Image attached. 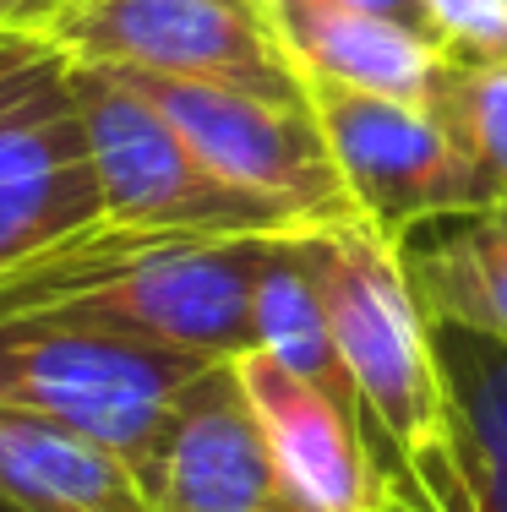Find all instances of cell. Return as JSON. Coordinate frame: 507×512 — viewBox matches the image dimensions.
Listing matches in <instances>:
<instances>
[{
    "instance_id": "12",
    "label": "cell",
    "mask_w": 507,
    "mask_h": 512,
    "mask_svg": "<svg viewBox=\"0 0 507 512\" xmlns=\"http://www.w3.org/2000/svg\"><path fill=\"white\" fill-rule=\"evenodd\" d=\"M426 322H453L507 344V197L442 213L393 240Z\"/></svg>"
},
{
    "instance_id": "16",
    "label": "cell",
    "mask_w": 507,
    "mask_h": 512,
    "mask_svg": "<svg viewBox=\"0 0 507 512\" xmlns=\"http://www.w3.org/2000/svg\"><path fill=\"white\" fill-rule=\"evenodd\" d=\"M431 39L464 66H507V0H426Z\"/></svg>"
},
{
    "instance_id": "18",
    "label": "cell",
    "mask_w": 507,
    "mask_h": 512,
    "mask_svg": "<svg viewBox=\"0 0 507 512\" xmlns=\"http://www.w3.org/2000/svg\"><path fill=\"white\" fill-rule=\"evenodd\" d=\"M338 6H355V11H377V17H393L404 28L426 33L431 39V22H426V0H338Z\"/></svg>"
},
{
    "instance_id": "15",
    "label": "cell",
    "mask_w": 507,
    "mask_h": 512,
    "mask_svg": "<svg viewBox=\"0 0 507 512\" xmlns=\"http://www.w3.org/2000/svg\"><path fill=\"white\" fill-rule=\"evenodd\" d=\"M431 109L480 158V169L507 191V66H464V60H453Z\"/></svg>"
},
{
    "instance_id": "10",
    "label": "cell",
    "mask_w": 507,
    "mask_h": 512,
    "mask_svg": "<svg viewBox=\"0 0 507 512\" xmlns=\"http://www.w3.org/2000/svg\"><path fill=\"white\" fill-rule=\"evenodd\" d=\"M235 376L262 420L279 491L295 512H393V491L377 474L360 425L322 387L273 360L268 349H240Z\"/></svg>"
},
{
    "instance_id": "2",
    "label": "cell",
    "mask_w": 507,
    "mask_h": 512,
    "mask_svg": "<svg viewBox=\"0 0 507 512\" xmlns=\"http://www.w3.org/2000/svg\"><path fill=\"white\" fill-rule=\"evenodd\" d=\"M300 246L393 502L404 512H469L431 322L409 295L393 240H382L366 218H349L300 235Z\"/></svg>"
},
{
    "instance_id": "3",
    "label": "cell",
    "mask_w": 507,
    "mask_h": 512,
    "mask_svg": "<svg viewBox=\"0 0 507 512\" xmlns=\"http://www.w3.org/2000/svg\"><path fill=\"white\" fill-rule=\"evenodd\" d=\"M213 365L175 344L71 322H0V404L33 409L110 447L137 469L153 463L180 393Z\"/></svg>"
},
{
    "instance_id": "17",
    "label": "cell",
    "mask_w": 507,
    "mask_h": 512,
    "mask_svg": "<svg viewBox=\"0 0 507 512\" xmlns=\"http://www.w3.org/2000/svg\"><path fill=\"white\" fill-rule=\"evenodd\" d=\"M77 0H0V33H50Z\"/></svg>"
},
{
    "instance_id": "5",
    "label": "cell",
    "mask_w": 507,
    "mask_h": 512,
    "mask_svg": "<svg viewBox=\"0 0 507 512\" xmlns=\"http://www.w3.org/2000/svg\"><path fill=\"white\" fill-rule=\"evenodd\" d=\"M77 99L104 191V224L180 235H306L284 207L246 197L197 158L186 137L115 71L77 60Z\"/></svg>"
},
{
    "instance_id": "7",
    "label": "cell",
    "mask_w": 507,
    "mask_h": 512,
    "mask_svg": "<svg viewBox=\"0 0 507 512\" xmlns=\"http://www.w3.org/2000/svg\"><path fill=\"white\" fill-rule=\"evenodd\" d=\"M104 71H115L148 104H159L164 120L197 148V158L219 180H229L246 197L284 207L306 235L360 218L311 109H289L257 99V93L213 88V82L159 77V71H131V66H104Z\"/></svg>"
},
{
    "instance_id": "14",
    "label": "cell",
    "mask_w": 507,
    "mask_h": 512,
    "mask_svg": "<svg viewBox=\"0 0 507 512\" xmlns=\"http://www.w3.org/2000/svg\"><path fill=\"white\" fill-rule=\"evenodd\" d=\"M469 512H507V344L431 322Z\"/></svg>"
},
{
    "instance_id": "6",
    "label": "cell",
    "mask_w": 507,
    "mask_h": 512,
    "mask_svg": "<svg viewBox=\"0 0 507 512\" xmlns=\"http://www.w3.org/2000/svg\"><path fill=\"white\" fill-rule=\"evenodd\" d=\"M44 39L93 66L159 71L311 109L268 0H77Z\"/></svg>"
},
{
    "instance_id": "1",
    "label": "cell",
    "mask_w": 507,
    "mask_h": 512,
    "mask_svg": "<svg viewBox=\"0 0 507 512\" xmlns=\"http://www.w3.org/2000/svg\"><path fill=\"white\" fill-rule=\"evenodd\" d=\"M273 240L93 224L0 273V322H71L229 360L251 349Z\"/></svg>"
},
{
    "instance_id": "9",
    "label": "cell",
    "mask_w": 507,
    "mask_h": 512,
    "mask_svg": "<svg viewBox=\"0 0 507 512\" xmlns=\"http://www.w3.org/2000/svg\"><path fill=\"white\" fill-rule=\"evenodd\" d=\"M142 491L159 512H295L235 360H213L180 393L159 453L142 469Z\"/></svg>"
},
{
    "instance_id": "8",
    "label": "cell",
    "mask_w": 507,
    "mask_h": 512,
    "mask_svg": "<svg viewBox=\"0 0 507 512\" xmlns=\"http://www.w3.org/2000/svg\"><path fill=\"white\" fill-rule=\"evenodd\" d=\"M306 93L338 158V175L355 197V213L382 240H398L426 218L469 213L507 197L480 169V158L442 126L437 109L377 99L338 82H306Z\"/></svg>"
},
{
    "instance_id": "11",
    "label": "cell",
    "mask_w": 507,
    "mask_h": 512,
    "mask_svg": "<svg viewBox=\"0 0 507 512\" xmlns=\"http://www.w3.org/2000/svg\"><path fill=\"white\" fill-rule=\"evenodd\" d=\"M268 11L306 82H338L355 93L431 109L453 66L437 39L377 11H355L338 0H268Z\"/></svg>"
},
{
    "instance_id": "13",
    "label": "cell",
    "mask_w": 507,
    "mask_h": 512,
    "mask_svg": "<svg viewBox=\"0 0 507 512\" xmlns=\"http://www.w3.org/2000/svg\"><path fill=\"white\" fill-rule=\"evenodd\" d=\"M0 502L17 512H159L120 453L11 404H0Z\"/></svg>"
},
{
    "instance_id": "19",
    "label": "cell",
    "mask_w": 507,
    "mask_h": 512,
    "mask_svg": "<svg viewBox=\"0 0 507 512\" xmlns=\"http://www.w3.org/2000/svg\"><path fill=\"white\" fill-rule=\"evenodd\" d=\"M0 512H17V507H6V502H0Z\"/></svg>"
},
{
    "instance_id": "4",
    "label": "cell",
    "mask_w": 507,
    "mask_h": 512,
    "mask_svg": "<svg viewBox=\"0 0 507 512\" xmlns=\"http://www.w3.org/2000/svg\"><path fill=\"white\" fill-rule=\"evenodd\" d=\"M104 224L77 60L44 33H0V273Z\"/></svg>"
}]
</instances>
